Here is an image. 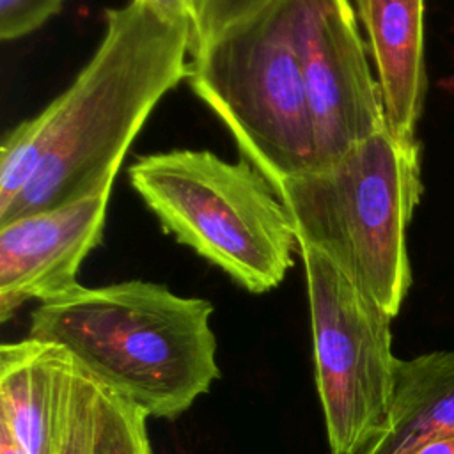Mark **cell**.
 Listing matches in <instances>:
<instances>
[{"instance_id": "7c38bea8", "label": "cell", "mask_w": 454, "mask_h": 454, "mask_svg": "<svg viewBox=\"0 0 454 454\" xmlns=\"http://www.w3.org/2000/svg\"><path fill=\"white\" fill-rule=\"evenodd\" d=\"M98 381L73 358L64 374L55 454H94Z\"/></svg>"}, {"instance_id": "277c9868", "label": "cell", "mask_w": 454, "mask_h": 454, "mask_svg": "<svg viewBox=\"0 0 454 454\" xmlns=\"http://www.w3.org/2000/svg\"><path fill=\"white\" fill-rule=\"evenodd\" d=\"M129 183L167 232L250 293L277 287L296 234L266 176L250 161L179 149L138 158Z\"/></svg>"}, {"instance_id": "4fadbf2b", "label": "cell", "mask_w": 454, "mask_h": 454, "mask_svg": "<svg viewBox=\"0 0 454 454\" xmlns=\"http://www.w3.org/2000/svg\"><path fill=\"white\" fill-rule=\"evenodd\" d=\"M147 415L98 383L94 454H153Z\"/></svg>"}, {"instance_id": "9a60e30c", "label": "cell", "mask_w": 454, "mask_h": 454, "mask_svg": "<svg viewBox=\"0 0 454 454\" xmlns=\"http://www.w3.org/2000/svg\"><path fill=\"white\" fill-rule=\"evenodd\" d=\"M66 0H0V39L14 41L41 28Z\"/></svg>"}, {"instance_id": "6da1fadb", "label": "cell", "mask_w": 454, "mask_h": 454, "mask_svg": "<svg viewBox=\"0 0 454 454\" xmlns=\"http://www.w3.org/2000/svg\"><path fill=\"white\" fill-rule=\"evenodd\" d=\"M192 21L131 0L73 83L0 145V223L114 184L160 99L188 78Z\"/></svg>"}, {"instance_id": "9c48e42d", "label": "cell", "mask_w": 454, "mask_h": 454, "mask_svg": "<svg viewBox=\"0 0 454 454\" xmlns=\"http://www.w3.org/2000/svg\"><path fill=\"white\" fill-rule=\"evenodd\" d=\"M376 67L388 128L415 138L426 87L424 0H355Z\"/></svg>"}, {"instance_id": "30bf717a", "label": "cell", "mask_w": 454, "mask_h": 454, "mask_svg": "<svg viewBox=\"0 0 454 454\" xmlns=\"http://www.w3.org/2000/svg\"><path fill=\"white\" fill-rule=\"evenodd\" d=\"M69 353L27 337L0 348V426L23 454H55Z\"/></svg>"}, {"instance_id": "2e32d148", "label": "cell", "mask_w": 454, "mask_h": 454, "mask_svg": "<svg viewBox=\"0 0 454 454\" xmlns=\"http://www.w3.org/2000/svg\"><path fill=\"white\" fill-rule=\"evenodd\" d=\"M140 4H147L165 14L177 16V18H188L192 11V0H135ZM192 21V20H190Z\"/></svg>"}, {"instance_id": "52a82bcc", "label": "cell", "mask_w": 454, "mask_h": 454, "mask_svg": "<svg viewBox=\"0 0 454 454\" xmlns=\"http://www.w3.org/2000/svg\"><path fill=\"white\" fill-rule=\"evenodd\" d=\"M293 28L319 168L388 124L349 0H296Z\"/></svg>"}, {"instance_id": "5bb4252c", "label": "cell", "mask_w": 454, "mask_h": 454, "mask_svg": "<svg viewBox=\"0 0 454 454\" xmlns=\"http://www.w3.org/2000/svg\"><path fill=\"white\" fill-rule=\"evenodd\" d=\"M271 0H192L190 53L252 16Z\"/></svg>"}, {"instance_id": "5b68a950", "label": "cell", "mask_w": 454, "mask_h": 454, "mask_svg": "<svg viewBox=\"0 0 454 454\" xmlns=\"http://www.w3.org/2000/svg\"><path fill=\"white\" fill-rule=\"evenodd\" d=\"M294 12L296 0H271L190 53L192 90L270 183L316 167Z\"/></svg>"}, {"instance_id": "ac0fdd59", "label": "cell", "mask_w": 454, "mask_h": 454, "mask_svg": "<svg viewBox=\"0 0 454 454\" xmlns=\"http://www.w3.org/2000/svg\"><path fill=\"white\" fill-rule=\"evenodd\" d=\"M0 454H23L4 426H0Z\"/></svg>"}, {"instance_id": "8fae6325", "label": "cell", "mask_w": 454, "mask_h": 454, "mask_svg": "<svg viewBox=\"0 0 454 454\" xmlns=\"http://www.w3.org/2000/svg\"><path fill=\"white\" fill-rule=\"evenodd\" d=\"M445 434H454V351L397 358L385 424L360 454H410Z\"/></svg>"}, {"instance_id": "3957f363", "label": "cell", "mask_w": 454, "mask_h": 454, "mask_svg": "<svg viewBox=\"0 0 454 454\" xmlns=\"http://www.w3.org/2000/svg\"><path fill=\"white\" fill-rule=\"evenodd\" d=\"M271 184L298 247L325 254L397 316L411 284L406 229L422 195L417 140L387 126L326 167Z\"/></svg>"}, {"instance_id": "7a4b0ae2", "label": "cell", "mask_w": 454, "mask_h": 454, "mask_svg": "<svg viewBox=\"0 0 454 454\" xmlns=\"http://www.w3.org/2000/svg\"><path fill=\"white\" fill-rule=\"evenodd\" d=\"M213 305L145 280L76 286L43 301L28 337L60 346L147 419H176L220 378Z\"/></svg>"}, {"instance_id": "e0dca14e", "label": "cell", "mask_w": 454, "mask_h": 454, "mask_svg": "<svg viewBox=\"0 0 454 454\" xmlns=\"http://www.w3.org/2000/svg\"><path fill=\"white\" fill-rule=\"evenodd\" d=\"M410 454H454V434L436 436L420 443Z\"/></svg>"}, {"instance_id": "8992f818", "label": "cell", "mask_w": 454, "mask_h": 454, "mask_svg": "<svg viewBox=\"0 0 454 454\" xmlns=\"http://www.w3.org/2000/svg\"><path fill=\"white\" fill-rule=\"evenodd\" d=\"M298 248L328 445L332 454H360L383 427L392 399V316L325 254Z\"/></svg>"}, {"instance_id": "ba28073f", "label": "cell", "mask_w": 454, "mask_h": 454, "mask_svg": "<svg viewBox=\"0 0 454 454\" xmlns=\"http://www.w3.org/2000/svg\"><path fill=\"white\" fill-rule=\"evenodd\" d=\"M112 188L0 223L2 321L28 300L43 303L78 286L83 259L101 243Z\"/></svg>"}]
</instances>
